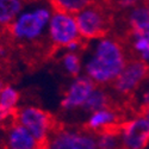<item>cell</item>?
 Returning <instances> with one entry per match:
<instances>
[{"label": "cell", "instance_id": "obj_22", "mask_svg": "<svg viewBox=\"0 0 149 149\" xmlns=\"http://www.w3.org/2000/svg\"><path fill=\"white\" fill-rule=\"evenodd\" d=\"M140 60H141V61H143L144 63H147V66L149 67V50H148V52H147V53H146V54H144Z\"/></svg>", "mask_w": 149, "mask_h": 149}, {"label": "cell", "instance_id": "obj_3", "mask_svg": "<svg viewBox=\"0 0 149 149\" xmlns=\"http://www.w3.org/2000/svg\"><path fill=\"white\" fill-rule=\"evenodd\" d=\"M75 19L81 38L86 42L107 36L109 29L111 28L109 7H103L95 3H92L75 15Z\"/></svg>", "mask_w": 149, "mask_h": 149}, {"label": "cell", "instance_id": "obj_13", "mask_svg": "<svg viewBox=\"0 0 149 149\" xmlns=\"http://www.w3.org/2000/svg\"><path fill=\"white\" fill-rule=\"evenodd\" d=\"M127 23L129 26V32H135L143 29L149 24V7L147 3H137L134 7L128 10Z\"/></svg>", "mask_w": 149, "mask_h": 149}, {"label": "cell", "instance_id": "obj_5", "mask_svg": "<svg viewBox=\"0 0 149 149\" xmlns=\"http://www.w3.org/2000/svg\"><path fill=\"white\" fill-rule=\"evenodd\" d=\"M45 149H98L97 135L86 128L57 125L48 137Z\"/></svg>", "mask_w": 149, "mask_h": 149}, {"label": "cell", "instance_id": "obj_10", "mask_svg": "<svg viewBox=\"0 0 149 149\" xmlns=\"http://www.w3.org/2000/svg\"><path fill=\"white\" fill-rule=\"evenodd\" d=\"M45 149V146L41 144L33 136L15 119L6 131L5 149Z\"/></svg>", "mask_w": 149, "mask_h": 149}, {"label": "cell", "instance_id": "obj_20", "mask_svg": "<svg viewBox=\"0 0 149 149\" xmlns=\"http://www.w3.org/2000/svg\"><path fill=\"white\" fill-rule=\"evenodd\" d=\"M15 113H16V112H15ZM15 113L7 112V111H5L3 107H0V124H4V123L7 122L8 119L13 118V117H15Z\"/></svg>", "mask_w": 149, "mask_h": 149}, {"label": "cell", "instance_id": "obj_24", "mask_svg": "<svg viewBox=\"0 0 149 149\" xmlns=\"http://www.w3.org/2000/svg\"><path fill=\"white\" fill-rule=\"evenodd\" d=\"M5 87V82H4V79L1 78V77H0V92H1L3 91V88Z\"/></svg>", "mask_w": 149, "mask_h": 149}, {"label": "cell", "instance_id": "obj_16", "mask_svg": "<svg viewBox=\"0 0 149 149\" xmlns=\"http://www.w3.org/2000/svg\"><path fill=\"white\" fill-rule=\"evenodd\" d=\"M119 127L95 134L98 149H120Z\"/></svg>", "mask_w": 149, "mask_h": 149}, {"label": "cell", "instance_id": "obj_18", "mask_svg": "<svg viewBox=\"0 0 149 149\" xmlns=\"http://www.w3.org/2000/svg\"><path fill=\"white\" fill-rule=\"evenodd\" d=\"M20 94L16 87L11 85H5L3 91L0 92V107L11 113L17 111V105L19 102Z\"/></svg>", "mask_w": 149, "mask_h": 149}, {"label": "cell", "instance_id": "obj_4", "mask_svg": "<svg viewBox=\"0 0 149 149\" xmlns=\"http://www.w3.org/2000/svg\"><path fill=\"white\" fill-rule=\"evenodd\" d=\"M15 120L23 128H25L43 146H45L48 137L57 125V122L49 112L41 107L31 105L17 109Z\"/></svg>", "mask_w": 149, "mask_h": 149}, {"label": "cell", "instance_id": "obj_14", "mask_svg": "<svg viewBox=\"0 0 149 149\" xmlns=\"http://www.w3.org/2000/svg\"><path fill=\"white\" fill-rule=\"evenodd\" d=\"M22 0H0V26L8 28L24 11Z\"/></svg>", "mask_w": 149, "mask_h": 149}, {"label": "cell", "instance_id": "obj_6", "mask_svg": "<svg viewBox=\"0 0 149 149\" xmlns=\"http://www.w3.org/2000/svg\"><path fill=\"white\" fill-rule=\"evenodd\" d=\"M149 75V67L137 57L130 58L118 78L111 84L112 91L119 97H130L146 81Z\"/></svg>", "mask_w": 149, "mask_h": 149}, {"label": "cell", "instance_id": "obj_21", "mask_svg": "<svg viewBox=\"0 0 149 149\" xmlns=\"http://www.w3.org/2000/svg\"><path fill=\"white\" fill-rule=\"evenodd\" d=\"M129 33H132V35H139L141 37H143L144 40H147L149 42V24L146 25L143 29L139 30V31H135V32H129Z\"/></svg>", "mask_w": 149, "mask_h": 149}, {"label": "cell", "instance_id": "obj_9", "mask_svg": "<svg viewBox=\"0 0 149 149\" xmlns=\"http://www.w3.org/2000/svg\"><path fill=\"white\" fill-rule=\"evenodd\" d=\"M97 88V85L86 75H80L69 84L61 99V107L65 111L82 109L90 95Z\"/></svg>", "mask_w": 149, "mask_h": 149}, {"label": "cell", "instance_id": "obj_17", "mask_svg": "<svg viewBox=\"0 0 149 149\" xmlns=\"http://www.w3.org/2000/svg\"><path fill=\"white\" fill-rule=\"evenodd\" d=\"M61 66L69 77L72 78H78L84 69L82 61L79 55V53H69L66 52L61 58Z\"/></svg>", "mask_w": 149, "mask_h": 149}, {"label": "cell", "instance_id": "obj_25", "mask_svg": "<svg viewBox=\"0 0 149 149\" xmlns=\"http://www.w3.org/2000/svg\"><path fill=\"white\" fill-rule=\"evenodd\" d=\"M147 5H148V7H149V3H147Z\"/></svg>", "mask_w": 149, "mask_h": 149}, {"label": "cell", "instance_id": "obj_15", "mask_svg": "<svg viewBox=\"0 0 149 149\" xmlns=\"http://www.w3.org/2000/svg\"><path fill=\"white\" fill-rule=\"evenodd\" d=\"M92 3L93 1L90 0H54L50 3V6L53 11L65 12V13L75 16Z\"/></svg>", "mask_w": 149, "mask_h": 149}, {"label": "cell", "instance_id": "obj_1", "mask_svg": "<svg viewBox=\"0 0 149 149\" xmlns=\"http://www.w3.org/2000/svg\"><path fill=\"white\" fill-rule=\"evenodd\" d=\"M124 45L113 37L97 40L90 57L84 63V73L97 86L112 84L128 62Z\"/></svg>", "mask_w": 149, "mask_h": 149}, {"label": "cell", "instance_id": "obj_23", "mask_svg": "<svg viewBox=\"0 0 149 149\" xmlns=\"http://www.w3.org/2000/svg\"><path fill=\"white\" fill-rule=\"evenodd\" d=\"M141 115H142L143 117H146V118H147V119L149 120V109H147L146 111H143V112H142Z\"/></svg>", "mask_w": 149, "mask_h": 149}, {"label": "cell", "instance_id": "obj_11", "mask_svg": "<svg viewBox=\"0 0 149 149\" xmlns=\"http://www.w3.org/2000/svg\"><path fill=\"white\" fill-rule=\"evenodd\" d=\"M122 123L123 122H120L118 110L116 107H110L91 113L84 128L93 134H98L109 129L118 128Z\"/></svg>", "mask_w": 149, "mask_h": 149}, {"label": "cell", "instance_id": "obj_7", "mask_svg": "<svg viewBox=\"0 0 149 149\" xmlns=\"http://www.w3.org/2000/svg\"><path fill=\"white\" fill-rule=\"evenodd\" d=\"M47 33L50 43L57 48H66L81 38L75 16L58 11H53Z\"/></svg>", "mask_w": 149, "mask_h": 149}, {"label": "cell", "instance_id": "obj_12", "mask_svg": "<svg viewBox=\"0 0 149 149\" xmlns=\"http://www.w3.org/2000/svg\"><path fill=\"white\" fill-rule=\"evenodd\" d=\"M110 107H116L113 104L112 94L109 93V91L105 87L97 86V88L93 91V93L88 98V100L84 105L82 110L86 111V112L93 113V112H97V111L110 109Z\"/></svg>", "mask_w": 149, "mask_h": 149}, {"label": "cell", "instance_id": "obj_8", "mask_svg": "<svg viewBox=\"0 0 149 149\" xmlns=\"http://www.w3.org/2000/svg\"><path fill=\"white\" fill-rule=\"evenodd\" d=\"M120 149H144L149 144V120L137 116L119 127Z\"/></svg>", "mask_w": 149, "mask_h": 149}, {"label": "cell", "instance_id": "obj_2", "mask_svg": "<svg viewBox=\"0 0 149 149\" xmlns=\"http://www.w3.org/2000/svg\"><path fill=\"white\" fill-rule=\"evenodd\" d=\"M52 16V7L47 6L24 10L6 30L12 40L20 43H33L48 32Z\"/></svg>", "mask_w": 149, "mask_h": 149}, {"label": "cell", "instance_id": "obj_19", "mask_svg": "<svg viewBox=\"0 0 149 149\" xmlns=\"http://www.w3.org/2000/svg\"><path fill=\"white\" fill-rule=\"evenodd\" d=\"M139 109L141 111V113L147 109H149V87L144 88L139 97Z\"/></svg>", "mask_w": 149, "mask_h": 149}]
</instances>
